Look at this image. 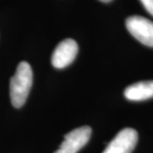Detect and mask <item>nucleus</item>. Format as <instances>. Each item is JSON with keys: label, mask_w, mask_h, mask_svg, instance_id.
I'll list each match as a JSON object with an SVG mask.
<instances>
[{"label": "nucleus", "mask_w": 153, "mask_h": 153, "mask_svg": "<svg viewBox=\"0 0 153 153\" xmlns=\"http://www.w3.org/2000/svg\"><path fill=\"white\" fill-rule=\"evenodd\" d=\"M33 71L26 61H22L10 82V96L14 107L20 108L25 104L33 85Z\"/></svg>", "instance_id": "f257e3e1"}, {"label": "nucleus", "mask_w": 153, "mask_h": 153, "mask_svg": "<svg viewBox=\"0 0 153 153\" xmlns=\"http://www.w3.org/2000/svg\"><path fill=\"white\" fill-rule=\"evenodd\" d=\"M126 27L133 37L144 45L153 47V22L146 18L134 16L127 18Z\"/></svg>", "instance_id": "f03ea898"}, {"label": "nucleus", "mask_w": 153, "mask_h": 153, "mask_svg": "<svg viewBox=\"0 0 153 153\" xmlns=\"http://www.w3.org/2000/svg\"><path fill=\"white\" fill-rule=\"evenodd\" d=\"M92 129L88 126H82L73 129L65 135L64 141L55 153L78 152L89 140Z\"/></svg>", "instance_id": "7ed1b4c3"}, {"label": "nucleus", "mask_w": 153, "mask_h": 153, "mask_svg": "<svg viewBox=\"0 0 153 153\" xmlns=\"http://www.w3.org/2000/svg\"><path fill=\"white\" fill-rule=\"evenodd\" d=\"M138 142V133L131 128L122 129L102 153H131Z\"/></svg>", "instance_id": "20e7f679"}, {"label": "nucleus", "mask_w": 153, "mask_h": 153, "mask_svg": "<svg viewBox=\"0 0 153 153\" xmlns=\"http://www.w3.org/2000/svg\"><path fill=\"white\" fill-rule=\"evenodd\" d=\"M78 45L75 40L67 38L56 46L51 57L52 65L55 68L62 69L69 66L76 58Z\"/></svg>", "instance_id": "39448f33"}, {"label": "nucleus", "mask_w": 153, "mask_h": 153, "mask_svg": "<svg viewBox=\"0 0 153 153\" xmlns=\"http://www.w3.org/2000/svg\"><path fill=\"white\" fill-rule=\"evenodd\" d=\"M126 99L132 101H141L153 97V81H141L126 88Z\"/></svg>", "instance_id": "423d86ee"}, {"label": "nucleus", "mask_w": 153, "mask_h": 153, "mask_svg": "<svg viewBox=\"0 0 153 153\" xmlns=\"http://www.w3.org/2000/svg\"><path fill=\"white\" fill-rule=\"evenodd\" d=\"M145 9L153 16V0H140Z\"/></svg>", "instance_id": "0eeeda50"}, {"label": "nucleus", "mask_w": 153, "mask_h": 153, "mask_svg": "<svg viewBox=\"0 0 153 153\" xmlns=\"http://www.w3.org/2000/svg\"><path fill=\"white\" fill-rule=\"evenodd\" d=\"M100 1H101V2H104V3H109V2H111V0H100Z\"/></svg>", "instance_id": "6e6552de"}]
</instances>
